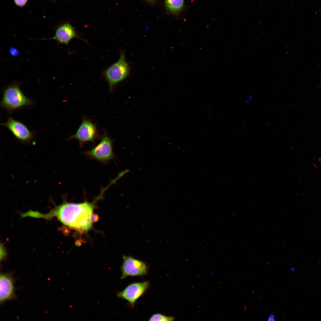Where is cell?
Listing matches in <instances>:
<instances>
[{"label": "cell", "instance_id": "1", "mask_svg": "<svg viewBox=\"0 0 321 321\" xmlns=\"http://www.w3.org/2000/svg\"><path fill=\"white\" fill-rule=\"evenodd\" d=\"M107 190L104 187L101 188L99 194L91 202L85 201L74 203L64 200L61 204L51 209L47 213L43 214L30 210L25 213L26 217L43 218L48 220L56 217L63 224L77 230L86 232L92 225V216L96 204L103 197Z\"/></svg>", "mask_w": 321, "mask_h": 321}, {"label": "cell", "instance_id": "2", "mask_svg": "<svg viewBox=\"0 0 321 321\" xmlns=\"http://www.w3.org/2000/svg\"><path fill=\"white\" fill-rule=\"evenodd\" d=\"M34 103V100L24 94L19 85L15 83L8 86L3 90L0 106L11 113L24 107L32 106Z\"/></svg>", "mask_w": 321, "mask_h": 321}, {"label": "cell", "instance_id": "3", "mask_svg": "<svg viewBox=\"0 0 321 321\" xmlns=\"http://www.w3.org/2000/svg\"><path fill=\"white\" fill-rule=\"evenodd\" d=\"M129 73L130 67L126 60L125 52L121 51L118 61L108 67L104 72L110 91H112L116 85L125 79Z\"/></svg>", "mask_w": 321, "mask_h": 321}, {"label": "cell", "instance_id": "4", "mask_svg": "<svg viewBox=\"0 0 321 321\" xmlns=\"http://www.w3.org/2000/svg\"><path fill=\"white\" fill-rule=\"evenodd\" d=\"M83 154L89 159L96 160L105 164H107L111 160H114L115 158L112 140L105 133L97 145L91 149L84 152Z\"/></svg>", "mask_w": 321, "mask_h": 321}, {"label": "cell", "instance_id": "5", "mask_svg": "<svg viewBox=\"0 0 321 321\" xmlns=\"http://www.w3.org/2000/svg\"><path fill=\"white\" fill-rule=\"evenodd\" d=\"M122 257L123 262L120 267L122 272L121 279L128 276H142L147 274L148 267L144 262L130 255H123Z\"/></svg>", "mask_w": 321, "mask_h": 321}, {"label": "cell", "instance_id": "6", "mask_svg": "<svg viewBox=\"0 0 321 321\" xmlns=\"http://www.w3.org/2000/svg\"><path fill=\"white\" fill-rule=\"evenodd\" d=\"M149 285V281L131 283L122 291L117 292V297L127 300L130 306L133 307L136 301L145 293Z\"/></svg>", "mask_w": 321, "mask_h": 321}, {"label": "cell", "instance_id": "7", "mask_svg": "<svg viewBox=\"0 0 321 321\" xmlns=\"http://www.w3.org/2000/svg\"><path fill=\"white\" fill-rule=\"evenodd\" d=\"M1 125L6 127L17 140L22 142H30L34 138V132L31 131L23 123L11 117L8 118L6 122Z\"/></svg>", "mask_w": 321, "mask_h": 321}, {"label": "cell", "instance_id": "8", "mask_svg": "<svg viewBox=\"0 0 321 321\" xmlns=\"http://www.w3.org/2000/svg\"><path fill=\"white\" fill-rule=\"evenodd\" d=\"M97 137V130L95 125L90 121L84 119L76 133L71 136L68 140L76 139L81 148L86 143L94 142Z\"/></svg>", "mask_w": 321, "mask_h": 321}, {"label": "cell", "instance_id": "9", "mask_svg": "<svg viewBox=\"0 0 321 321\" xmlns=\"http://www.w3.org/2000/svg\"><path fill=\"white\" fill-rule=\"evenodd\" d=\"M77 37L86 42L81 38L77 34L73 27L69 22L62 24L57 27L55 31L54 36L51 39L56 40L59 44L68 45L69 43L74 38Z\"/></svg>", "mask_w": 321, "mask_h": 321}, {"label": "cell", "instance_id": "10", "mask_svg": "<svg viewBox=\"0 0 321 321\" xmlns=\"http://www.w3.org/2000/svg\"><path fill=\"white\" fill-rule=\"evenodd\" d=\"M14 281L11 274L1 273L0 276V302L3 303L14 297Z\"/></svg>", "mask_w": 321, "mask_h": 321}, {"label": "cell", "instance_id": "11", "mask_svg": "<svg viewBox=\"0 0 321 321\" xmlns=\"http://www.w3.org/2000/svg\"><path fill=\"white\" fill-rule=\"evenodd\" d=\"M184 0H165V6L167 10L171 13L177 15L182 10Z\"/></svg>", "mask_w": 321, "mask_h": 321}, {"label": "cell", "instance_id": "12", "mask_svg": "<svg viewBox=\"0 0 321 321\" xmlns=\"http://www.w3.org/2000/svg\"><path fill=\"white\" fill-rule=\"evenodd\" d=\"M175 318L173 316H169L160 313H155L153 314L150 318L149 321H171L174 320Z\"/></svg>", "mask_w": 321, "mask_h": 321}, {"label": "cell", "instance_id": "13", "mask_svg": "<svg viewBox=\"0 0 321 321\" xmlns=\"http://www.w3.org/2000/svg\"><path fill=\"white\" fill-rule=\"evenodd\" d=\"M14 2L17 6L23 7L26 5L28 0H13Z\"/></svg>", "mask_w": 321, "mask_h": 321}, {"label": "cell", "instance_id": "14", "mask_svg": "<svg viewBox=\"0 0 321 321\" xmlns=\"http://www.w3.org/2000/svg\"><path fill=\"white\" fill-rule=\"evenodd\" d=\"M10 53L11 54L14 56H16L18 54V51L17 49L15 48H12L10 49Z\"/></svg>", "mask_w": 321, "mask_h": 321}, {"label": "cell", "instance_id": "15", "mask_svg": "<svg viewBox=\"0 0 321 321\" xmlns=\"http://www.w3.org/2000/svg\"><path fill=\"white\" fill-rule=\"evenodd\" d=\"M252 99V96L251 95H249L247 97L245 100V102L248 103L250 102Z\"/></svg>", "mask_w": 321, "mask_h": 321}, {"label": "cell", "instance_id": "16", "mask_svg": "<svg viewBox=\"0 0 321 321\" xmlns=\"http://www.w3.org/2000/svg\"><path fill=\"white\" fill-rule=\"evenodd\" d=\"M92 220L93 222L96 221L97 220V216L95 214H92Z\"/></svg>", "mask_w": 321, "mask_h": 321}, {"label": "cell", "instance_id": "17", "mask_svg": "<svg viewBox=\"0 0 321 321\" xmlns=\"http://www.w3.org/2000/svg\"><path fill=\"white\" fill-rule=\"evenodd\" d=\"M269 317L275 319V315L273 314H270L269 315Z\"/></svg>", "mask_w": 321, "mask_h": 321}, {"label": "cell", "instance_id": "18", "mask_svg": "<svg viewBox=\"0 0 321 321\" xmlns=\"http://www.w3.org/2000/svg\"><path fill=\"white\" fill-rule=\"evenodd\" d=\"M146 0L148 2H149L150 3H154L155 1L156 0Z\"/></svg>", "mask_w": 321, "mask_h": 321}, {"label": "cell", "instance_id": "19", "mask_svg": "<svg viewBox=\"0 0 321 321\" xmlns=\"http://www.w3.org/2000/svg\"><path fill=\"white\" fill-rule=\"evenodd\" d=\"M275 320V319L271 317H269L268 319V321H274Z\"/></svg>", "mask_w": 321, "mask_h": 321}, {"label": "cell", "instance_id": "20", "mask_svg": "<svg viewBox=\"0 0 321 321\" xmlns=\"http://www.w3.org/2000/svg\"><path fill=\"white\" fill-rule=\"evenodd\" d=\"M291 270L292 271H293L295 270V268H291Z\"/></svg>", "mask_w": 321, "mask_h": 321}, {"label": "cell", "instance_id": "21", "mask_svg": "<svg viewBox=\"0 0 321 321\" xmlns=\"http://www.w3.org/2000/svg\"><path fill=\"white\" fill-rule=\"evenodd\" d=\"M320 160H321V159H320Z\"/></svg>", "mask_w": 321, "mask_h": 321}]
</instances>
